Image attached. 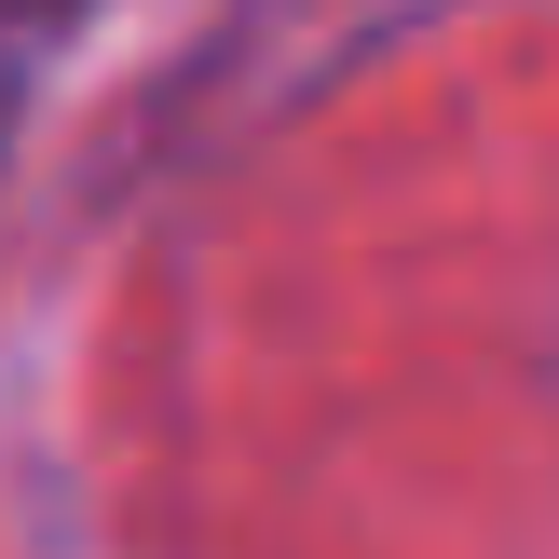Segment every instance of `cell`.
<instances>
[{"label": "cell", "instance_id": "1", "mask_svg": "<svg viewBox=\"0 0 559 559\" xmlns=\"http://www.w3.org/2000/svg\"><path fill=\"white\" fill-rule=\"evenodd\" d=\"M0 14H41V0H0Z\"/></svg>", "mask_w": 559, "mask_h": 559}]
</instances>
